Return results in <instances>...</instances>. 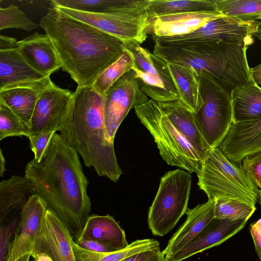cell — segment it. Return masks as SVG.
<instances>
[{"label": "cell", "mask_w": 261, "mask_h": 261, "mask_svg": "<svg viewBox=\"0 0 261 261\" xmlns=\"http://www.w3.org/2000/svg\"><path fill=\"white\" fill-rule=\"evenodd\" d=\"M24 176L34 186L37 194L67 228L75 243L90 217L89 181L76 151L55 133L41 161L34 159L25 168Z\"/></svg>", "instance_id": "cell-1"}, {"label": "cell", "mask_w": 261, "mask_h": 261, "mask_svg": "<svg viewBox=\"0 0 261 261\" xmlns=\"http://www.w3.org/2000/svg\"><path fill=\"white\" fill-rule=\"evenodd\" d=\"M55 47L64 71L77 86H92L124 51V42L54 7L39 24Z\"/></svg>", "instance_id": "cell-2"}, {"label": "cell", "mask_w": 261, "mask_h": 261, "mask_svg": "<svg viewBox=\"0 0 261 261\" xmlns=\"http://www.w3.org/2000/svg\"><path fill=\"white\" fill-rule=\"evenodd\" d=\"M104 102L105 96L91 86L77 87L73 93L69 144L99 176L117 182L122 172L114 144L107 138Z\"/></svg>", "instance_id": "cell-3"}, {"label": "cell", "mask_w": 261, "mask_h": 261, "mask_svg": "<svg viewBox=\"0 0 261 261\" xmlns=\"http://www.w3.org/2000/svg\"><path fill=\"white\" fill-rule=\"evenodd\" d=\"M153 53L167 63L190 67L224 89L230 91L242 80L246 66L238 43L201 42L170 45L154 44Z\"/></svg>", "instance_id": "cell-4"}, {"label": "cell", "mask_w": 261, "mask_h": 261, "mask_svg": "<svg viewBox=\"0 0 261 261\" xmlns=\"http://www.w3.org/2000/svg\"><path fill=\"white\" fill-rule=\"evenodd\" d=\"M197 174V184L208 199H233L254 206L259 199V189L242 166L218 147L209 150Z\"/></svg>", "instance_id": "cell-5"}, {"label": "cell", "mask_w": 261, "mask_h": 261, "mask_svg": "<svg viewBox=\"0 0 261 261\" xmlns=\"http://www.w3.org/2000/svg\"><path fill=\"white\" fill-rule=\"evenodd\" d=\"M136 114L169 165L198 173L205 154L197 150L173 125L159 103L152 99L135 108Z\"/></svg>", "instance_id": "cell-6"}, {"label": "cell", "mask_w": 261, "mask_h": 261, "mask_svg": "<svg viewBox=\"0 0 261 261\" xmlns=\"http://www.w3.org/2000/svg\"><path fill=\"white\" fill-rule=\"evenodd\" d=\"M191 182L190 173L184 170L168 171L162 177L148 214L152 234L161 237L167 234L186 213Z\"/></svg>", "instance_id": "cell-7"}, {"label": "cell", "mask_w": 261, "mask_h": 261, "mask_svg": "<svg viewBox=\"0 0 261 261\" xmlns=\"http://www.w3.org/2000/svg\"><path fill=\"white\" fill-rule=\"evenodd\" d=\"M134 61L132 70L142 91L158 102L179 100V95L167 63L136 41L124 42Z\"/></svg>", "instance_id": "cell-8"}, {"label": "cell", "mask_w": 261, "mask_h": 261, "mask_svg": "<svg viewBox=\"0 0 261 261\" xmlns=\"http://www.w3.org/2000/svg\"><path fill=\"white\" fill-rule=\"evenodd\" d=\"M200 76L203 105L195 114L196 121L210 147H218L233 123L230 94L213 80Z\"/></svg>", "instance_id": "cell-9"}, {"label": "cell", "mask_w": 261, "mask_h": 261, "mask_svg": "<svg viewBox=\"0 0 261 261\" xmlns=\"http://www.w3.org/2000/svg\"><path fill=\"white\" fill-rule=\"evenodd\" d=\"M72 102L73 93L53 83L39 96L31 120V136L59 132L69 144Z\"/></svg>", "instance_id": "cell-10"}, {"label": "cell", "mask_w": 261, "mask_h": 261, "mask_svg": "<svg viewBox=\"0 0 261 261\" xmlns=\"http://www.w3.org/2000/svg\"><path fill=\"white\" fill-rule=\"evenodd\" d=\"M260 25L259 21L245 22L223 16L187 34L152 38L155 44L160 45L201 42L253 43L252 36Z\"/></svg>", "instance_id": "cell-11"}, {"label": "cell", "mask_w": 261, "mask_h": 261, "mask_svg": "<svg viewBox=\"0 0 261 261\" xmlns=\"http://www.w3.org/2000/svg\"><path fill=\"white\" fill-rule=\"evenodd\" d=\"M149 100L132 70L117 80L105 95L104 120L108 140L114 144L117 130L129 111Z\"/></svg>", "instance_id": "cell-12"}, {"label": "cell", "mask_w": 261, "mask_h": 261, "mask_svg": "<svg viewBox=\"0 0 261 261\" xmlns=\"http://www.w3.org/2000/svg\"><path fill=\"white\" fill-rule=\"evenodd\" d=\"M51 7L115 36L123 42L136 41L141 44L147 38L146 29L149 16L146 11L135 13L97 14L63 7Z\"/></svg>", "instance_id": "cell-13"}, {"label": "cell", "mask_w": 261, "mask_h": 261, "mask_svg": "<svg viewBox=\"0 0 261 261\" xmlns=\"http://www.w3.org/2000/svg\"><path fill=\"white\" fill-rule=\"evenodd\" d=\"M47 206L37 194L29 199L21 215V220L10 243L6 261H15L32 253L36 238L44 221Z\"/></svg>", "instance_id": "cell-14"}, {"label": "cell", "mask_w": 261, "mask_h": 261, "mask_svg": "<svg viewBox=\"0 0 261 261\" xmlns=\"http://www.w3.org/2000/svg\"><path fill=\"white\" fill-rule=\"evenodd\" d=\"M73 242L61 221L54 213L47 210L31 255L44 253L53 261H76Z\"/></svg>", "instance_id": "cell-15"}, {"label": "cell", "mask_w": 261, "mask_h": 261, "mask_svg": "<svg viewBox=\"0 0 261 261\" xmlns=\"http://www.w3.org/2000/svg\"><path fill=\"white\" fill-rule=\"evenodd\" d=\"M247 220L214 218L190 243L166 261H182L197 253L220 245L242 229Z\"/></svg>", "instance_id": "cell-16"}, {"label": "cell", "mask_w": 261, "mask_h": 261, "mask_svg": "<svg viewBox=\"0 0 261 261\" xmlns=\"http://www.w3.org/2000/svg\"><path fill=\"white\" fill-rule=\"evenodd\" d=\"M218 148L229 160L241 165L247 155L261 151V119L232 123Z\"/></svg>", "instance_id": "cell-17"}, {"label": "cell", "mask_w": 261, "mask_h": 261, "mask_svg": "<svg viewBox=\"0 0 261 261\" xmlns=\"http://www.w3.org/2000/svg\"><path fill=\"white\" fill-rule=\"evenodd\" d=\"M223 15L218 11L179 13L149 18L147 34L165 37L187 34Z\"/></svg>", "instance_id": "cell-18"}, {"label": "cell", "mask_w": 261, "mask_h": 261, "mask_svg": "<svg viewBox=\"0 0 261 261\" xmlns=\"http://www.w3.org/2000/svg\"><path fill=\"white\" fill-rule=\"evenodd\" d=\"M17 47L0 49V91L35 86L50 79V76L43 75L32 68Z\"/></svg>", "instance_id": "cell-19"}, {"label": "cell", "mask_w": 261, "mask_h": 261, "mask_svg": "<svg viewBox=\"0 0 261 261\" xmlns=\"http://www.w3.org/2000/svg\"><path fill=\"white\" fill-rule=\"evenodd\" d=\"M17 49L32 68L46 76L62 67L51 40L46 34L35 32L18 41Z\"/></svg>", "instance_id": "cell-20"}, {"label": "cell", "mask_w": 261, "mask_h": 261, "mask_svg": "<svg viewBox=\"0 0 261 261\" xmlns=\"http://www.w3.org/2000/svg\"><path fill=\"white\" fill-rule=\"evenodd\" d=\"M37 194L33 184L25 176L13 175L0 182V225L20 217L25 205Z\"/></svg>", "instance_id": "cell-21"}, {"label": "cell", "mask_w": 261, "mask_h": 261, "mask_svg": "<svg viewBox=\"0 0 261 261\" xmlns=\"http://www.w3.org/2000/svg\"><path fill=\"white\" fill-rule=\"evenodd\" d=\"M215 199L186 212L187 219L163 251L166 259L190 243L215 218Z\"/></svg>", "instance_id": "cell-22"}, {"label": "cell", "mask_w": 261, "mask_h": 261, "mask_svg": "<svg viewBox=\"0 0 261 261\" xmlns=\"http://www.w3.org/2000/svg\"><path fill=\"white\" fill-rule=\"evenodd\" d=\"M80 239L98 242L116 251L129 245L124 231L109 215L90 216Z\"/></svg>", "instance_id": "cell-23"}, {"label": "cell", "mask_w": 261, "mask_h": 261, "mask_svg": "<svg viewBox=\"0 0 261 261\" xmlns=\"http://www.w3.org/2000/svg\"><path fill=\"white\" fill-rule=\"evenodd\" d=\"M51 7L97 14L142 12L146 11L149 0H53Z\"/></svg>", "instance_id": "cell-24"}, {"label": "cell", "mask_w": 261, "mask_h": 261, "mask_svg": "<svg viewBox=\"0 0 261 261\" xmlns=\"http://www.w3.org/2000/svg\"><path fill=\"white\" fill-rule=\"evenodd\" d=\"M159 103L176 128L197 150L206 155L211 148L198 128L195 114L188 110L179 100Z\"/></svg>", "instance_id": "cell-25"}, {"label": "cell", "mask_w": 261, "mask_h": 261, "mask_svg": "<svg viewBox=\"0 0 261 261\" xmlns=\"http://www.w3.org/2000/svg\"><path fill=\"white\" fill-rule=\"evenodd\" d=\"M167 65L179 95V101L196 114L203 105L201 76L190 67L173 63Z\"/></svg>", "instance_id": "cell-26"}, {"label": "cell", "mask_w": 261, "mask_h": 261, "mask_svg": "<svg viewBox=\"0 0 261 261\" xmlns=\"http://www.w3.org/2000/svg\"><path fill=\"white\" fill-rule=\"evenodd\" d=\"M230 97L233 123L261 119V87L253 79L233 89Z\"/></svg>", "instance_id": "cell-27"}, {"label": "cell", "mask_w": 261, "mask_h": 261, "mask_svg": "<svg viewBox=\"0 0 261 261\" xmlns=\"http://www.w3.org/2000/svg\"><path fill=\"white\" fill-rule=\"evenodd\" d=\"M53 83L49 79L35 86L17 87L1 91L0 101L30 127L39 96Z\"/></svg>", "instance_id": "cell-28"}, {"label": "cell", "mask_w": 261, "mask_h": 261, "mask_svg": "<svg viewBox=\"0 0 261 261\" xmlns=\"http://www.w3.org/2000/svg\"><path fill=\"white\" fill-rule=\"evenodd\" d=\"M217 11L215 0H149V18L189 12Z\"/></svg>", "instance_id": "cell-29"}, {"label": "cell", "mask_w": 261, "mask_h": 261, "mask_svg": "<svg viewBox=\"0 0 261 261\" xmlns=\"http://www.w3.org/2000/svg\"><path fill=\"white\" fill-rule=\"evenodd\" d=\"M155 248V241L150 239L136 240L123 249L108 253L89 251L73 243L76 261H122L132 255Z\"/></svg>", "instance_id": "cell-30"}, {"label": "cell", "mask_w": 261, "mask_h": 261, "mask_svg": "<svg viewBox=\"0 0 261 261\" xmlns=\"http://www.w3.org/2000/svg\"><path fill=\"white\" fill-rule=\"evenodd\" d=\"M217 11L242 21H255L261 16V0H215Z\"/></svg>", "instance_id": "cell-31"}, {"label": "cell", "mask_w": 261, "mask_h": 261, "mask_svg": "<svg viewBox=\"0 0 261 261\" xmlns=\"http://www.w3.org/2000/svg\"><path fill=\"white\" fill-rule=\"evenodd\" d=\"M134 65L132 56L124 49L117 60L96 78L91 86L99 94L105 96L117 80L133 69Z\"/></svg>", "instance_id": "cell-32"}, {"label": "cell", "mask_w": 261, "mask_h": 261, "mask_svg": "<svg viewBox=\"0 0 261 261\" xmlns=\"http://www.w3.org/2000/svg\"><path fill=\"white\" fill-rule=\"evenodd\" d=\"M215 200V218L217 219L248 220L256 210L254 205L233 199Z\"/></svg>", "instance_id": "cell-33"}, {"label": "cell", "mask_w": 261, "mask_h": 261, "mask_svg": "<svg viewBox=\"0 0 261 261\" xmlns=\"http://www.w3.org/2000/svg\"><path fill=\"white\" fill-rule=\"evenodd\" d=\"M31 136L30 127L0 101V141L9 137Z\"/></svg>", "instance_id": "cell-34"}, {"label": "cell", "mask_w": 261, "mask_h": 261, "mask_svg": "<svg viewBox=\"0 0 261 261\" xmlns=\"http://www.w3.org/2000/svg\"><path fill=\"white\" fill-rule=\"evenodd\" d=\"M38 25L14 5L6 8H0V31L7 29H21L31 31Z\"/></svg>", "instance_id": "cell-35"}, {"label": "cell", "mask_w": 261, "mask_h": 261, "mask_svg": "<svg viewBox=\"0 0 261 261\" xmlns=\"http://www.w3.org/2000/svg\"><path fill=\"white\" fill-rule=\"evenodd\" d=\"M21 216L0 225V261H6L8 248L15 231L19 224Z\"/></svg>", "instance_id": "cell-36"}, {"label": "cell", "mask_w": 261, "mask_h": 261, "mask_svg": "<svg viewBox=\"0 0 261 261\" xmlns=\"http://www.w3.org/2000/svg\"><path fill=\"white\" fill-rule=\"evenodd\" d=\"M242 162L243 169L261 190V151L247 155Z\"/></svg>", "instance_id": "cell-37"}, {"label": "cell", "mask_w": 261, "mask_h": 261, "mask_svg": "<svg viewBox=\"0 0 261 261\" xmlns=\"http://www.w3.org/2000/svg\"><path fill=\"white\" fill-rule=\"evenodd\" d=\"M55 132L49 131L29 137L30 147L34 154V160L39 163L53 134Z\"/></svg>", "instance_id": "cell-38"}, {"label": "cell", "mask_w": 261, "mask_h": 261, "mask_svg": "<svg viewBox=\"0 0 261 261\" xmlns=\"http://www.w3.org/2000/svg\"><path fill=\"white\" fill-rule=\"evenodd\" d=\"M75 243L79 247L91 251L100 253H108L116 251L110 247L95 241L80 239Z\"/></svg>", "instance_id": "cell-39"}, {"label": "cell", "mask_w": 261, "mask_h": 261, "mask_svg": "<svg viewBox=\"0 0 261 261\" xmlns=\"http://www.w3.org/2000/svg\"><path fill=\"white\" fill-rule=\"evenodd\" d=\"M250 231L256 253L261 261V218L250 225Z\"/></svg>", "instance_id": "cell-40"}, {"label": "cell", "mask_w": 261, "mask_h": 261, "mask_svg": "<svg viewBox=\"0 0 261 261\" xmlns=\"http://www.w3.org/2000/svg\"><path fill=\"white\" fill-rule=\"evenodd\" d=\"M158 250H148L132 255L122 261H145L153 253Z\"/></svg>", "instance_id": "cell-41"}, {"label": "cell", "mask_w": 261, "mask_h": 261, "mask_svg": "<svg viewBox=\"0 0 261 261\" xmlns=\"http://www.w3.org/2000/svg\"><path fill=\"white\" fill-rule=\"evenodd\" d=\"M18 41L12 37L0 36V49L16 47L17 46Z\"/></svg>", "instance_id": "cell-42"}, {"label": "cell", "mask_w": 261, "mask_h": 261, "mask_svg": "<svg viewBox=\"0 0 261 261\" xmlns=\"http://www.w3.org/2000/svg\"><path fill=\"white\" fill-rule=\"evenodd\" d=\"M252 77L254 82L261 87V63L250 68Z\"/></svg>", "instance_id": "cell-43"}, {"label": "cell", "mask_w": 261, "mask_h": 261, "mask_svg": "<svg viewBox=\"0 0 261 261\" xmlns=\"http://www.w3.org/2000/svg\"><path fill=\"white\" fill-rule=\"evenodd\" d=\"M145 261H166V260L163 251L158 250L155 251Z\"/></svg>", "instance_id": "cell-44"}, {"label": "cell", "mask_w": 261, "mask_h": 261, "mask_svg": "<svg viewBox=\"0 0 261 261\" xmlns=\"http://www.w3.org/2000/svg\"><path fill=\"white\" fill-rule=\"evenodd\" d=\"M31 256L33 258V261H53L51 258L47 254L44 253H38Z\"/></svg>", "instance_id": "cell-45"}, {"label": "cell", "mask_w": 261, "mask_h": 261, "mask_svg": "<svg viewBox=\"0 0 261 261\" xmlns=\"http://www.w3.org/2000/svg\"><path fill=\"white\" fill-rule=\"evenodd\" d=\"M6 171V160L2 150H0V176L2 177Z\"/></svg>", "instance_id": "cell-46"}, {"label": "cell", "mask_w": 261, "mask_h": 261, "mask_svg": "<svg viewBox=\"0 0 261 261\" xmlns=\"http://www.w3.org/2000/svg\"><path fill=\"white\" fill-rule=\"evenodd\" d=\"M31 256V253L25 254L18 259H17L15 261H30V258Z\"/></svg>", "instance_id": "cell-47"}, {"label": "cell", "mask_w": 261, "mask_h": 261, "mask_svg": "<svg viewBox=\"0 0 261 261\" xmlns=\"http://www.w3.org/2000/svg\"><path fill=\"white\" fill-rule=\"evenodd\" d=\"M253 36L261 41V25L256 32L254 34Z\"/></svg>", "instance_id": "cell-48"}, {"label": "cell", "mask_w": 261, "mask_h": 261, "mask_svg": "<svg viewBox=\"0 0 261 261\" xmlns=\"http://www.w3.org/2000/svg\"><path fill=\"white\" fill-rule=\"evenodd\" d=\"M259 204L260 205V206H261V190H260V193H259Z\"/></svg>", "instance_id": "cell-49"}, {"label": "cell", "mask_w": 261, "mask_h": 261, "mask_svg": "<svg viewBox=\"0 0 261 261\" xmlns=\"http://www.w3.org/2000/svg\"><path fill=\"white\" fill-rule=\"evenodd\" d=\"M259 19L261 20V16H260Z\"/></svg>", "instance_id": "cell-50"}]
</instances>
